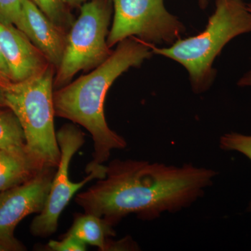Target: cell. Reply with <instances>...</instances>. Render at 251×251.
I'll list each match as a JSON object with an SVG mask.
<instances>
[{"label": "cell", "instance_id": "obj_1", "mask_svg": "<svg viewBox=\"0 0 251 251\" xmlns=\"http://www.w3.org/2000/svg\"><path fill=\"white\" fill-rule=\"evenodd\" d=\"M217 175L214 170L190 163L177 166L115 159L106 166L105 177L78 193L75 201L85 213L113 227L130 214L153 221L164 213L189 207L202 197Z\"/></svg>", "mask_w": 251, "mask_h": 251}, {"label": "cell", "instance_id": "obj_2", "mask_svg": "<svg viewBox=\"0 0 251 251\" xmlns=\"http://www.w3.org/2000/svg\"><path fill=\"white\" fill-rule=\"evenodd\" d=\"M153 54L149 44L132 36L119 43L106 60L93 72L54 91V115L81 125L94 143V164H103L113 150L127 146L125 138L108 126L104 103L117 77L131 67H138Z\"/></svg>", "mask_w": 251, "mask_h": 251}, {"label": "cell", "instance_id": "obj_3", "mask_svg": "<svg viewBox=\"0 0 251 251\" xmlns=\"http://www.w3.org/2000/svg\"><path fill=\"white\" fill-rule=\"evenodd\" d=\"M251 32V13L244 0H216V9L205 29L168 48L149 45L153 54L176 61L187 70L193 90L202 93L212 85L214 60L225 46L239 35Z\"/></svg>", "mask_w": 251, "mask_h": 251}, {"label": "cell", "instance_id": "obj_4", "mask_svg": "<svg viewBox=\"0 0 251 251\" xmlns=\"http://www.w3.org/2000/svg\"><path fill=\"white\" fill-rule=\"evenodd\" d=\"M50 65L39 75L22 82L0 85L7 108L16 114L24 130L29 158L40 168H57L60 150L54 125V77Z\"/></svg>", "mask_w": 251, "mask_h": 251}, {"label": "cell", "instance_id": "obj_5", "mask_svg": "<svg viewBox=\"0 0 251 251\" xmlns=\"http://www.w3.org/2000/svg\"><path fill=\"white\" fill-rule=\"evenodd\" d=\"M112 12L111 0H91L80 7V14L68 32L62 62L54 77V88L70 83L80 71L95 69L110 57L107 44Z\"/></svg>", "mask_w": 251, "mask_h": 251}, {"label": "cell", "instance_id": "obj_6", "mask_svg": "<svg viewBox=\"0 0 251 251\" xmlns=\"http://www.w3.org/2000/svg\"><path fill=\"white\" fill-rule=\"evenodd\" d=\"M61 156L54 173L49 196L42 211L33 219L30 232L36 237L46 238L57 231L59 216L74 195L87 183L105 177L106 166L89 163L86 168L87 176L80 182L69 179V166L75 153L85 143V134L72 124L63 126L57 131Z\"/></svg>", "mask_w": 251, "mask_h": 251}, {"label": "cell", "instance_id": "obj_7", "mask_svg": "<svg viewBox=\"0 0 251 251\" xmlns=\"http://www.w3.org/2000/svg\"><path fill=\"white\" fill-rule=\"evenodd\" d=\"M113 21L109 31V48L128 38L150 44L171 46L186 31L177 17L168 12L164 0H111Z\"/></svg>", "mask_w": 251, "mask_h": 251}, {"label": "cell", "instance_id": "obj_8", "mask_svg": "<svg viewBox=\"0 0 251 251\" xmlns=\"http://www.w3.org/2000/svg\"><path fill=\"white\" fill-rule=\"evenodd\" d=\"M56 169L43 168L23 184L0 193V246L6 251L24 250L15 237V229L26 216L42 211Z\"/></svg>", "mask_w": 251, "mask_h": 251}, {"label": "cell", "instance_id": "obj_9", "mask_svg": "<svg viewBox=\"0 0 251 251\" xmlns=\"http://www.w3.org/2000/svg\"><path fill=\"white\" fill-rule=\"evenodd\" d=\"M0 49L11 82H22L36 76L51 65L30 39L11 25L0 23Z\"/></svg>", "mask_w": 251, "mask_h": 251}, {"label": "cell", "instance_id": "obj_10", "mask_svg": "<svg viewBox=\"0 0 251 251\" xmlns=\"http://www.w3.org/2000/svg\"><path fill=\"white\" fill-rule=\"evenodd\" d=\"M23 11L30 39L57 70L67 45L68 32L56 25L30 0H22Z\"/></svg>", "mask_w": 251, "mask_h": 251}, {"label": "cell", "instance_id": "obj_11", "mask_svg": "<svg viewBox=\"0 0 251 251\" xmlns=\"http://www.w3.org/2000/svg\"><path fill=\"white\" fill-rule=\"evenodd\" d=\"M67 234L105 251H108L110 238L115 237V231L105 220L84 212L74 216V222Z\"/></svg>", "mask_w": 251, "mask_h": 251}, {"label": "cell", "instance_id": "obj_12", "mask_svg": "<svg viewBox=\"0 0 251 251\" xmlns=\"http://www.w3.org/2000/svg\"><path fill=\"white\" fill-rule=\"evenodd\" d=\"M42 169L27 156L0 150V193L23 184Z\"/></svg>", "mask_w": 251, "mask_h": 251}, {"label": "cell", "instance_id": "obj_13", "mask_svg": "<svg viewBox=\"0 0 251 251\" xmlns=\"http://www.w3.org/2000/svg\"><path fill=\"white\" fill-rule=\"evenodd\" d=\"M0 150L29 158L22 125L9 108L0 110Z\"/></svg>", "mask_w": 251, "mask_h": 251}, {"label": "cell", "instance_id": "obj_14", "mask_svg": "<svg viewBox=\"0 0 251 251\" xmlns=\"http://www.w3.org/2000/svg\"><path fill=\"white\" fill-rule=\"evenodd\" d=\"M53 22L69 32L75 21L64 0H30Z\"/></svg>", "mask_w": 251, "mask_h": 251}, {"label": "cell", "instance_id": "obj_15", "mask_svg": "<svg viewBox=\"0 0 251 251\" xmlns=\"http://www.w3.org/2000/svg\"><path fill=\"white\" fill-rule=\"evenodd\" d=\"M0 23L14 25L28 36L29 29L23 14L22 0H0Z\"/></svg>", "mask_w": 251, "mask_h": 251}, {"label": "cell", "instance_id": "obj_16", "mask_svg": "<svg viewBox=\"0 0 251 251\" xmlns=\"http://www.w3.org/2000/svg\"><path fill=\"white\" fill-rule=\"evenodd\" d=\"M220 148L225 151H234L242 153L251 161V135L229 132L221 137ZM251 212V201L247 208Z\"/></svg>", "mask_w": 251, "mask_h": 251}, {"label": "cell", "instance_id": "obj_17", "mask_svg": "<svg viewBox=\"0 0 251 251\" xmlns=\"http://www.w3.org/2000/svg\"><path fill=\"white\" fill-rule=\"evenodd\" d=\"M47 249L52 251H85L87 244L74 236L65 234L62 240L50 241Z\"/></svg>", "mask_w": 251, "mask_h": 251}, {"label": "cell", "instance_id": "obj_18", "mask_svg": "<svg viewBox=\"0 0 251 251\" xmlns=\"http://www.w3.org/2000/svg\"><path fill=\"white\" fill-rule=\"evenodd\" d=\"M11 82V74L0 49V85Z\"/></svg>", "mask_w": 251, "mask_h": 251}, {"label": "cell", "instance_id": "obj_19", "mask_svg": "<svg viewBox=\"0 0 251 251\" xmlns=\"http://www.w3.org/2000/svg\"><path fill=\"white\" fill-rule=\"evenodd\" d=\"M237 85L242 87H251V69L239 79Z\"/></svg>", "mask_w": 251, "mask_h": 251}, {"label": "cell", "instance_id": "obj_20", "mask_svg": "<svg viewBox=\"0 0 251 251\" xmlns=\"http://www.w3.org/2000/svg\"><path fill=\"white\" fill-rule=\"evenodd\" d=\"M86 1H87V0H64L66 4L69 5V6H73V7L82 6V4L85 3Z\"/></svg>", "mask_w": 251, "mask_h": 251}, {"label": "cell", "instance_id": "obj_21", "mask_svg": "<svg viewBox=\"0 0 251 251\" xmlns=\"http://www.w3.org/2000/svg\"><path fill=\"white\" fill-rule=\"evenodd\" d=\"M6 108H7V107H6V103H5L4 94H3L2 89L0 86V110Z\"/></svg>", "mask_w": 251, "mask_h": 251}, {"label": "cell", "instance_id": "obj_22", "mask_svg": "<svg viewBox=\"0 0 251 251\" xmlns=\"http://www.w3.org/2000/svg\"><path fill=\"white\" fill-rule=\"evenodd\" d=\"M200 7L202 9H206L208 6V0H198Z\"/></svg>", "mask_w": 251, "mask_h": 251}, {"label": "cell", "instance_id": "obj_23", "mask_svg": "<svg viewBox=\"0 0 251 251\" xmlns=\"http://www.w3.org/2000/svg\"><path fill=\"white\" fill-rule=\"evenodd\" d=\"M247 9L251 13V2L247 4Z\"/></svg>", "mask_w": 251, "mask_h": 251}]
</instances>
